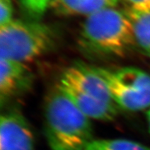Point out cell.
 Masks as SVG:
<instances>
[{"mask_svg": "<svg viewBox=\"0 0 150 150\" xmlns=\"http://www.w3.org/2000/svg\"><path fill=\"white\" fill-rule=\"evenodd\" d=\"M148 123H149V128L150 131V109L149 111L148 112Z\"/></svg>", "mask_w": 150, "mask_h": 150, "instance_id": "obj_14", "label": "cell"}, {"mask_svg": "<svg viewBox=\"0 0 150 150\" xmlns=\"http://www.w3.org/2000/svg\"><path fill=\"white\" fill-rule=\"evenodd\" d=\"M84 150H150V148L128 139H93Z\"/></svg>", "mask_w": 150, "mask_h": 150, "instance_id": "obj_10", "label": "cell"}, {"mask_svg": "<svg viewBox=\"0 0 150 150\" xmlns=\"http://www.w3.org/2000/svg\"><path fill=\"white\" fill-rule=\"evenodd\" d=\"M90 118L57 87L45 108V129L50 150H84L93 140Z\"/></svg>", "mask_w": 150, "mask_h": 150, "instance_id": "obj_1", "label": "cell"}, {"mask_svg": "<svg viewBox=\"0 0 150 150\" xmlns=\"http://www.w3.org/2000/svg\"><path fill=\"white\" fill-rule=\"evenodd\" d=\"M31 82L32 74L25 64L0 58V93L2 102L27 89Z\"/></svg>", "mask_w": 150, "mask_h": 150, "instance_id": "obj_7", "label": "cell"}, {"mask_svg": "<svg viewBox=\"0 0 150 150\" xmlns=\"http://www.w3.org/2000/svg\"><path fill=\"white\" fill-rule=\"evenodd\" d=\"M127 11L150 12V0H123Z\"/></svg>", "mask_w": 150, "mask_h": 150, "instance_id": "obj_13", "label": "cell"}, {"mask_svg": "<svg viewBox=\"0 0 150 150\" xmlns=\"http://www.w3.org/2000/svg\"><path fill=\"white\" fill-rule=\"evenodd\" d=\"M23 6L33 17H40L50 5L52 0H21Z\"/></svg>", "mask_w": 150, "mask_h": 150, "instance_id": "obj_11", "label": "cell"}, {"mask_svg": "<svg viewBox=\"0 0 150 150\" xmlns=\"http://www.w3.org/2000/svg\"><path fill=\"white\" fill-rule=\"evenodd\" d=\"M13 0H0V27L13 20Z\"/></svg>", "mask_w": 150, "mask_h": 150, "instance_id": "obj_12", "label": "cell"}, {"mask_svg": "<svg viewBox=\"0 0 150 150\" xmlns=\"http://www.w3.org/2000/svg\"><path fill=\"white\" fill-rule=\"evenodd\" d=\"M106 83L118 107L129 111L150 108V75L143 70L126 67L118 69L95 68Z\"/></svg>", "mask_w": 150, "mask_h": 150, "instance_id": "obj_5", "label": "cell"}, {"mask_svg": "<svg viewBox=\"0 0 150 150\" xmlns=\"http://www.w3.org/2000/svg\"><path fill=\"white\" fill-rule=\"evenodd\" d=\"M54 40V29L46 23L13 19L0 27L1 58L25 64L48 52Z\"/></svg>", "mask_w": 150, "mask_h": 150, "instance_id": "obj_4", "label": "cell"}, {"mask_svg": "<svg viewBox=\"0 0 150 150\" xmlns=\"http://www.w3.org/2000/svg\"><path fill=\"white\" fill-rule=\"evenodd\" d=\"M85 18L81 38L83 43L93 51L121 56L136 43L127 11L112 7Z\"/></svg>", "mask_w": 150, "mask_h": 150, "instance_id": "obj_3", "label": "cell"}, {"mask_svg": "<svg viewBox=\"0 0 150 150\" xmlns=\"http://www.w3.org/2000/svg\"><path fill=\"white\" fill-rule=\"evenodd\" d=\"M118 0H52L50 7L61 16H84L115 7Z\"/></svg>", "mask_w": 150, "mask_h": 150, "instance_id": "obj_8", "label": "cell"}, {"mask_svg": "<svg viewBox=\"0 0 150 150\" xmlns=\"http://www.w3.org/2000/svg\"><path fill=\"white\" fill-rule=\"evenodd\" d=\"M127 13L132 23L135 43L150 56V12Z\"/></svg>", "mask_w": 150, "mask_h": 150, "instance_id": "obj_9", "label": "cell"}, {"mask_svg": "<svg viewBox=\"0 0 150 150\" xmlns=\"http://www.w3.org/2000/svg\"><path fill=\"white\" fill-rule=\"evenodd\" d=\"M33 135L25 118L18 112L2 114L0 150H34Z\"/></svg>", "mask_w": 150, "mask_h": 150, "instance_id": "obj_6", "label": "cell"}, {"mask_svg": "<svg viewBox=\"0 0 150 150\" xmlns=\"http://www.w3.org/2000/svg\"><path fill=\"white\" fill-rule=\"evenodd\" d=\"M58 88L89 118L108 121L118 114V107L95 68L70 67L63 73Z\"/></svg>", "mask_w": 150, "mask_h": 150, "instance_id": "obj_2", "label": "cell"}]
</instances>
